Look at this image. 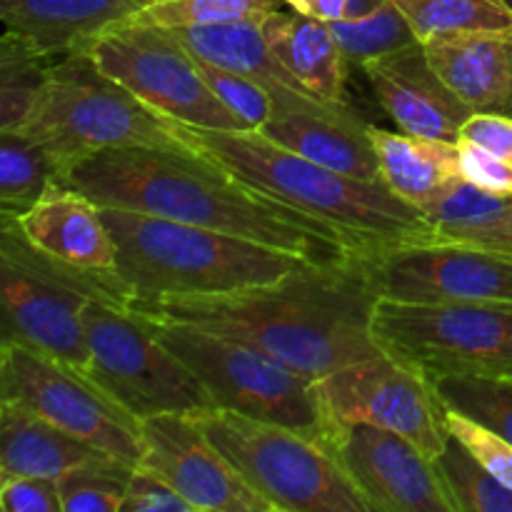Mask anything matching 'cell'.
<instances>
[{
    "label": "cell",
    "mask_w": 512,
    "mask_h": 512,
    "mask_svg": "<svg viewBox=\"0 0 512 512\" xmlns=\"http://www.w3.org/2000/svg\"><path fill=\"white\" fill-rule=\"evenodd\" d=\"M33 248L85 273H115L118 245L100 205L68 183H50L43 198L15 218Z\"/></svg>",
    "instance_id": "d6986e66"
},
{
    "label": "cell",
    "mask_w": 512,
    "mask_h": 512,
    "mask_svg": "<svg viewBox=\"0 0 512 512\" xmlns=\"http://www.w3.org/2000/svg\"><path fill=\"white\" fill-rule=\"evenodd\" d=\"M363 70L375 98L403 133L458 140L463 123L473 115L433 68L423 43L370 60Z\"/></svg>",
    "instance_id": "e0dca14e"
},
{
    "label": "cell",
    "mask_w": 512,
    "mask_h": 512,
    "mask_svg": "<svg viewBox=\"0 0 512 512\" xmlns=\"http://www.w3.org/2000/svg\"><path fill=\"white\" fill-rule=\"evenodd\" d=\"M115 245V278L130 305L165 298L225 295L273 283L315 260L220 230L120 208H100Z\"/></svg>",
    "instance_id": "277c9868"
},
{
    "label": "cell",
    "mask_w": 512,
    "mask_h": 512,
    "mask_svg": "<svg viewBox=\"0 0 512 512\" xmlns=\"http://www.w3.org/2000/svg\"><path fill=\"white\" fill-rule=\"evenodd\" d=\"M60 180L48 150L20 130H0V215L28 213Z\"/></svg>",
    "instance_id": "f1b7e54d"
},
{
    "label": "cell",
    "mask_w": 512,
    "mask_h": 512,
    "mask_svg": "<svg viewBox=\"0 0 512 512\" xmlns=\"http://www.w3.org/2000/svg\"><path fill=\"white\" fill-rule=\"evenodd\" d=\"M375 303L358 255H350L315 260L273 283L235 293L150 300L130 308L245 340L318 383L345 365L383 353L370 330Z\"/></svg>",
    "instance_id": "7a4b0ae2"
},
{
    "label": "cell",
    "mask_w": 512,
    "mask_h": 512,
    "mask_svg": "<svg viewBox=\"0 0 512 512\" xmlns=\"http://www.w3.org/2000/svg\"><path fill=\"white\" fill-rule=\"evenodd\" d=\"M378 300L405 305L512 303V258L455 240L398 243L358 253Z\"/></svg>",
    "instance_id": "4fadbf2b"
},
{
    "label": "cell",
    "mask_w": 512,
    "mask_h": 512,
    "mask_svg": "<svg viewBox=\"0 0 512 512\" xmlns=\"http://www.w3.org/2000/svg\"><path fill=\"white\" fill-rule=\"evenodd\" d=\"M330 28H333L348 63L360 65V68L370 60L420 43L415 30L410 28L408 18L400 13L393 0H383L365 18L335 20V23H330Z\"/></svg>",
    "instance_id": "4dcf8cb0"
},
{
    "label": "cell",
    "mask_w": 512,
    "mask_h": 512,
    "mask_svg": "<svg viewBox=\"0 0 512 512\" xmlns=\"http://www.w3.org/2000/svg\"><path fill=\"white\" fill-rule=\"evenodd\" d=\"M258 133L350 178L380 180L378 153L363 118L288 110L275 113Z\"/></svg>",
    "instance_id": "7402d4cb"
},
{
    "label": "cell",
    "mask_w": 512,
    "mask_h": 512,
    "mask_svg": "<svg viewBox=\"0 0 512 512\" xmlns=\"http://www.w3.org/2000/svg\"><path fill=\"white\" fill-rule=\"evenodd\" d=\"M455 512H512V488L500 483L453 435L435 458Z\"/></svg>",
    "instance_id": "f546056e"
},
{
    "label": "cell",
    "mask_w": 512,
    "mask_h": 512,
    "mask_svg": "<svg viewBox=\"0 0 512 512\" xmlns=\"http://www.w3.org/2000/svg\"><path fill=\"white\" fill-rule=\"evenodd\" d=\"M370 330L383 353L430 380L448 375L512 378V303L378 300Z\"/></svg>",
    "instance_id": "30bf717a"
},
{
    "label": "cell",
    "mask_w": 512,
    "mask_h": 512,
    "mask_svg": "<svg viewBox=\"0 0 512 512\" xmlns=\"http://www.w3.org/2000/svg\"><path fill=\"white\" fill-rule=\"evenodd\" d=\"M115 458L23 405L0 400V478L38 475L58 480L78 465Z\"/></svg>",
    "instance_id": "603a6c76"
},
{
    "label": "cell",
    "mask_w": 512,
    "mask_h": 512,
    "mask_svg": "<svg viewBox=\"0 0 512 512\" xmlns=\"http://www.w3.org/2000/svg\"><path fill=\"white\" fill-rule=\"evenodd\" d=\"M380 180L398 198L418 208L428 195L450 178L460 175V153L455 140L423 138L410 133H388L370 125Z\"/></svg>",
    "instance_id": "d4e9b609"
},
{
    "label": "cell",
    "mask_w": 512,
    "mask_h": 512,
    "mask_svg": "<svg viewBox=\"0 0 512 512\" xmlns=\"http://www.w3.org/2000/svg\"><path fill=\"white\" fill-rule=\"evenodd\" d=\"M508 3H510V5H512V0H508Z\"/></svg>",
    "instance_id": "7bdbcfd3"
},
{
    "label": "cell",
    "mask_w": 512,
    "mask_h": 512,
    "mask_svg": "<svg viewBox=\"0 0 512 512\" xmlns=\"http://www.w3.org/2000/svg\"><path fill=\"white\" fill-rule=\"evenodd\" d=\"M193 420L273 512H373L335 455L298 430L223 408Z\"/></svg>",
    "instance_id": "52a82bcc"
},
{
    "label": "cell",
    "mask_w": 512,
    "mask_h": 512,
    "mask_svg": "<svg viewBox=\"0 0 512 512\" xmlns=\"http://www.w3.org/2000/svg\"><path fill=\"white\" fill-rule=\"evenodd\" d=\"M430 63L473 113L512 115V33L433 38Z\"/></svg>",
    "instance_id": "ffe728a7"
},
{
    "label": "cell",
    "mask_w": 512,
    "mask_h": 512,
    "mask_svg": "<svg viewBox=\"0 0 512 512\" xmlns=\"http://www.w3.org/2000/svg\"><path fill=\"white\" fill-rule=\"evenodd\" d=\"M88 365L83 373L133 418L213 410L198 375L155 335L153 325L130 305L90 300L83 310Z\"/></svg>",
    "instance_id": "9c48e42d"
},
{
    "label": "cell",
    "mask_w": 512,
    "mask_h": 512,
    "mask_svg": "<svg viewBox=\"0 0 512 512\" xmlns=\"http://www.w3.org/2000/svg\"><path fill=\"white\" fill-rule=\"evenodd\" d=\"M55 63V55L5 28L0 38V130H15L25 123Z\"/></svg>",
    "instance_id": "4316f807"
},
{
    "label": "cell",
    "mask_w": 512,
    "mask_h": 512,
    "mask_svg": "<svg viewBox=\"0 0 512 512\" xmlns=\"http://www.w3.org/2000/svg\"><path fill=\"white\" fill-rule=\"evenodd\" d=\"M330 423H368L413 440L438 458L448 443V405L420 370L380 353L318 380Z\"/></svg>",
    "instance_id": "5bb4252c"
},
{
    "label": "cell",
    "mask_w": 512,
    "mask_h": 512,
    "mask_svg": "<svg viewBox=\"0 0 512 512\" xmlns=\"http://www.w3.org/2000/svg\"><path fill=\"white\" fill-rule=\"evenodd\" d=\"M460 243L475 245V248L493 250V253L510 255L512 258V205H510L508 213L498 220V223L490 225V228H485V230H480V233L470 235V238L460 240Z\"/></svg>",
    "instance_id": "60d3db41"
},
{
    "label": "cell",
    "mask_w": 512,
    "mask_h": 512,
    "mask_svg": "<svg viewBox=\"0 0 512 512\" xmlns=\"http://www.w3.org/2000/svg\"><path fill=\"white\" fill-rule=\"evenodd\" d=\"M265 18V15H263ZM263 18L233 20V23L193 25V28H175L180 43L198 60L213 63L218 68L235 70L255 78L273 93L275 113L305 110L320 115H343L360 118L348 103H328L310 90H305L283 63L273 55L263 33ZM170 30V28H168Z\"/></svg>",
    "instance_id": "ac0fdd59"
},
{
    "label": "cell",
    "mask_w": 512,
    "mask_h": 512,
    "mask_svg": "<svg viewBox=\"0 0 512 512\" xmlns=\"http://www.w3.org/2000/svg\"><path fill=\"white\" fill-rule=\"evenodd\" d=\"M285 5L295 13L308 15V18L335 23V20L348 18L353 0H285Z\"/></svg>",
    "instance_id": "b9f144b4"
},
{
    "label": "cell",
    "mask_w": 512,
    "mask_h": 512,
    "mask_svg": "<svg viewBox=\"0 0 512 512\" xmlns=\"http://www.w3.org/2000/svg\"><path fill=\"white\" fill-rule=\"evenodd\" d=\"M373 512H455L435 458L368 423L333 425L323 440Z\"/></svg>",
    "instance_id": "9a60e30c"
},
{
    "label": "cell",
    "mask_w": 512,
    "mask_h": 512,
    "mask_svg": "<svg viewBox=\"0 0 512 512\" xmlns=\"http://www.w3.org/2000/svg\"><path fill=\"white\" fill-rule=\"evenodd\" d=\"M458 143V140H455ZM460 175L483 190L498 195H512V165L495 158L488 150L473 143H458Z\"/></svg>",
    "instance_id": "f35d334b"
},
{
    "label": "cell",
    "mask_w": 512,
    "mask_h": 512,
    "mask_svg": "<svg viewBox=\"0 0 512 512\" xmlns=\"http://www.w3.org/2000/svg\"><path fill=\"white\" fill-rule=\"evenodd\" d=\"M133 468V463H125L120 458H103L68 470L58 478L63 510L120 512Z\"/></svg>",
    "instance_id": "d6a6232c"
},
{
    "label": "cell",
    "mask_w": 512,
    "mask_h": 512,
    "mask_svg": "<svg viewBox=\"0 0 512 512\" xmlns=\"http://www.w3.org/2000/svg\"><path fill=\"white\" fill-rule=\"evenodd\" d=\"M0 300L3 338L78 370L88 365L85 305L90 300L130 305L128 290L115 273H85L58 263L33 248L10 215H0Z\"/></svg>",
    "instance_id": "8992f818"
},
{
    "label": "cell",
    "mask_w": 512,
    "mask_h": 512,
    "mask_svg": "<svg viewBox=\"0 0 512 512\" xmlns=\"http://www.w3.org/2000/svg\"><path fill=\"white\" fill-rule=\"evenodd\" d=\"M153 0H0L5 28L25 35L48 55L63 58L128 23Z\"/></svg>",
    "instance_id": "44dd1931"
},
{
    "label": "cell",
    "mask_w": 512,
    "mask_h": 512,
    "mask_svg": "<svg viewBox=\"0 0 512 512\" xmlns=\"http://www.w3.org/2000/svg\"><path fill=\"white\" fill-rule=\"evenodd\" d=\"M198 60V58H195ZM200 73L208 80L215 98L238 118L245 130H260L275 115V98L263 83L235 70L218 68L213 63L198 60Z\"/></svg>",
    "instance_id": "e575fe53"
},
{
    "label": "cell",
    "mask_w": 512,
    "mask_h": 512,
    "mask_svg": "<svg viewBox=\"0 0 512 512\" xmlns=\"http://www.w3.org/2000/svg\"><path fill=\"white\" fill-rule=\"evenodd\" d=\"M180 143L253 188L320 218L358 253L435 240V228L383 180H358L273 143L258 130H215L163 118Z\"/></svg>",
    "instance_id": "3957f363"
},
{
    "label": "cell",
    "mask_w": 512,
    "mask_h": 512,
    "mask_svg": "<svg viewBox=\"0 0 512 512\" xmlns=\"http://www.w3.org/2000/svg\"><path fill=\"white\" fill-rule=\"evenodd\" d=\"M63 183L100 208L220 230L308 260H343L358 248L333 225L303 213L190 148H110L80 160Z\"/></svg>",
    "instance_id": "6da1fadb"
},
{
    "label": "cell",
    "mask_w": 512,
    "mask_h": 512,
    "mask_svg": "<svg viewBox=\"0 0 512 512\" xmlns=\"http://www.w3.org/2000/svg\"><path fill=\"white\" fill-rule=\"evenodd\" d=\"M420 43L445 35L512 33L508 0H393Z\"/></svg>",
    "instance_id": "83f0119b"
},
{
    "label": "cell",
    "mask_w": 512,
    "mask_h": 512,
    "mask_svg": "<svg viewBox=\"0 0 512 512\" xmlns=\"http://www.w3.org/2000/svg\"><path fill=\"white\" fill-rule=\"evenodd\" d=\"M140 438L138 465L160 475L195 512H273L188 415L163 413L140 420Z\"/></svg>",
    "instance_id": "2e32d148"
},
{
    "label": "cell",
    "mask_w": 512,
    "mask_h": 512,
    "mask_svg": "<svg viewBox=\"0 0 512 512\" xmlns=\"http://www.w3.org/2000/svg\"><path fill=\"white\" fill-rule=\"evenodd\" d=\"M433 383L450 410L490 425L512 443V378L448 375Z\"/></svg>",
    "instance_id": "1f68e13d"
},
{
    "label": "cell",
    "mask_w": 512,
    "mask_h": 512,
    "mask_svg": "<svg viewBox=\"0 0 512 512\" xmlns=\"http://www.w3.org/2000/svg\"><path fill=\"white\" fill-rule=\"evenodd\" d=\"M512 205V195H498L455 175L418 205L435 228V240H460L498 223Z\"/></svg>",
    "instance_id": "484cf974"
},
{
    "label": "cell",
    "mask_w": 512,
    "mask_h": 512,
    "mask_svg": "<svg viewBox=\"0 0 512 512\" xmlns=\"http://www.w3.org/2000/svg\"><path fill=\"white\" fill-rule=\"evenodd\" d=\"M145 318L155 335L198 375L215 408L285 425L320 445L328 438L333 423L325 413L318 383L245 340L173 320Z\"/></svg>",
    "instance_id": "ba28073f"
},
{
    "label": "cell",
    "mask_w": 512,
    "mask_h": 512,
    "mask_svg": "<svg viewBox=\"0 0 512 512\" xmlns=\"http://www.w3.org/2000/svg\"><path fill=\"white\" fill-rule=\"evenodd\" d=\"M80 50L160 118L198 128L245 130L215 98L195 55L180 43L173 30L155 25H118Z\"/></svg>",
    "instance_id": "8fae6325"
},
{
    "label": "cell",
    "mask_w": 512,
    "mask_h": 512,
    "mask_svg": "<svg viewBox=\"0 0 512 512\" xmlns=\"http://www.w3.org/2000/svg\"><path fill=\"white\" fill-rule=\"evenodd\" d=\"M0 510L3 512H65L58 480L38 475L0 478Z\"/></svg>",
    "instance_id": "8d00e7d4"
},
{
    "label": "cell",
    "mask_w": 512,
    "mask_h": 512,
    "mask_svg": "<svg viewBox=\"0 0 512 512\" xmlns=\"http://www.w3.org/2000/svg\"><path fill=\"white\" fill-rule=\"evenodd\" d=\"M285 0H153L123 25H155V28H193V25L233 23L263 18Z\"/></svg>",
    "instance_id": "836d02e7"
},
{
    "label": "cell",
    "mask_w": 512,
    "mask_h": 512,
    "mask_svg": "<svg viewBox=\"0 0 512 512\" xmlns=\"http://www.w3.org/2000/svg\"><path fill=\"white\" fill-rule=\"evenodd\" d=\"M15 130L48 150L60 183L75 163L100 150L188 148L158 113L103 73L83 50L58 58L38 103Z\"/></svg>",
    "instance_id": "5b68a950"
},
{
    "label": "cell",
    "mask_w": 512,
    "mask_h": 512,
    "mask_svg": "<svg viewBox=\"0 0 512 512\" xmlns=\"http://www.w3.org/2000/svg\"><path fill=\"white\" fill-rule=\"evenodd\" d=\"M263 33L275 58L305 90L328 103H345L348 58L330 23L278 8L263 18Z\"/></svg>",
    "instance_id": "cb8c5ba5"
},
{
    "label": "cell",
    "mask_w": 512,
    "mask_h": 512,
    "mask_svg": "<svg viewBox=\"0 0 512 512\" xmlns=\"http://www.w3.org/2000/svg\"><path fill=\"white\" fill-rule=\"evenodd\" d=\"M445 423H448V433L460 440L485 470H490L500 483L512 488V443L505 435L450 408Z\"/></svg>",
    "instance_id": "d590c367"
},
{
    "label": "cell",
    "mask_w": 512,
    "mask_h": 512,
    "mask_svg": "<svg viewBox=\"0 0 512 512\" xmlns=\"http://www.w3.org/2000/svg\"><path fill=\"white\" fill-rule=\"evenodd\" d=\"M120 512H195L193 505L175 488H170L160 475L145 465H135L125 490Z\"/></svg>",
    "instance_id": "74e56055"
},
{
    "label": "cell",
    "mask_w": 512,
    "mask_h": 512,
    "mask_svg": "<svg viewBox=\"0 0 512 512\" xmlns=\"http://www.w3.org/2000/svg\"><path fill=\"white\" fill-rule=\"evenodd\" d=\"M0 400L33 410L125 463H140V420L108 398L83 370L53 355L3 338Z\"/></svg>",
    "instance_id": "7c38bea8"
},
{
    "label": "cell",
    "mask_w": 512,
    "mask_h": 512,
    "mask_svg": "<svg viewBox=\"0 0 512 512\" xmlns=\"http://www.w3.org/2000/svg\"><path fill=\"white\" fill-rule=\"evenodd\" d=\"M458 143H473L512 165V115L473 113L458 133Z\"/></svg>",
    "instance_id": "ab89813d"
}]
</instances>
